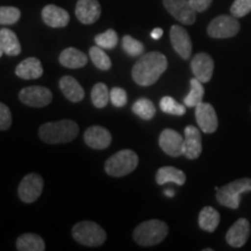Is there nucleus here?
Returning a JSON list of instances; mask_svg holds the SVG:
<instances>
[{
    "mask_svg": "<svg viewBox=\"0 0 251 251\" xmlns=\"http://www.w3.org/2000/svg\"><path fill=\"white\" fill-rule=\"evenodd\" d=\"M168 69V59L162 52L151 51L135 63L131 77L140 86L153 85Z\"/></svg>",
    "mask_w": 251,
    "mask_h": 251,
    "instance_id": "obj_1",
    "label": "nucleus"
},
{
    "mask_svg": "<svg viewBox=\"0 0 251 251\" xmlns=\"http://www.w3.org/2000/svg\"><path fill=\"white\" fill-rule=\"evenodd\" d=\"M79 127L72 120L47 122L39 129L40 139L48 144H61L74 141L78 136Z\"/></svg>",
    "mask_w": 251,
    "mask_h": 251,
    "instance_id": "obj_2",
    "label": "nucleus"
},
{
    "mask_svg": "<svg viewBox=\"0 0 251 251\" xmlns=\"http://www.w3.org/2000/svg\"><path fill=\"white\" fill-rule=\"evenodd\" d=\"M168 233L169 227L165 222L152 219L137 226L133 233V238L141 247H151L164 241Z\"/></svg>",
    "mask_w": 251,
    "mask_h": 251,
    "instance_id": "obj_3",
    "label": "nucleus"
},
{
    "mask_svg": "<svg viewBox=\"0 0 251 251\" xmlns=\"http://www.w3.org/2000/svg\"><path fill=\"white\" fill-rule=\"evenodd\" d=\"M247 192H251V178H241L220 187L216 191V200L220 205L236 209L240 206L241 196Z\"/></svg>",
    "mask_w": 251,
    "mask_h": 251,
    "instance_id": "obj_4",
    "label": "nucleus"
},
{
    "mask_svg": "<svg viewBox=\"0 0 251 251\" xmlns=\"http://www.w3.org/2000/svg\"><path fill=\"white\" fill-rule=\"evenodd\" d=\"M137 165L139 156L133 150L125 149L109 157L105 163V171L112 177H124L131 174Z\"/></svg>",
    "mask_w": 251,
    "mask_h": 251,
    "instance_id": "obj_5",
    "label": "nucleus"
},
{
    "mask_svg": "<svg viewBox=\"0 0 251 251\" xmlns=\"http://www.w3.org/2000/svg\"><path fill=\"white\" fill-rule=\"evenodd\" d=\"M72 237L81 246L99 247L105 243L106 233L93 221H80L72 228Z\"/></svg>",
    "mask_w": 251,
    "mask_h": 251,
    "instance_id": "obj_6",
    "label": "nucleus"
},
{
    "mask_svg": "<svg viewBox=\"0 0 251 251\" xmlns=\"http://www.w3.org/2000/svg\"><path fill=\"white\" fill-rule=\"evenodd\" d=\"M240 23L233 15H219L207 27V34L213 39H228L240 31Z\"/></svg>",
    "mask_w": 251,
    "mask_h": 251,
    "instance_id": "obj_7",
    "label": "nucleus"
},
{
    "mask_svg": "<svg viewBox=\"0 0 251 251\" xmlns=\"http://www.w3.org/2000/svg\"><path fill=\"white\" fill-rule=\"evenodd\" d=\"M43 186H45V183L40 175L34 174V172L28 174L23 178L18 187L19 198L25 203L36 201L43 192Z\"/></svg>",
    "mask_w": 251,
    "mask_h": 251,
    "instance_id": "obj_8",
    "label": "nucleus"
},
{
    "mask_svg": "<svg viewBox=\"0 0 251 251\" xmlns=\"http://www.w3.org/2000/svg\"><path fill=\"white\" fill-rule=\"evenodd\" d=\"M20 101L29 107L41 108L48 106L52 100V94L45 86H27L19 93Z\"/></svg>",
    "mask_w": 251,
    "mask_h": 251,
    "instance_id": "obj_9",
    "label": "nucleus"
},
{
    "mask_svg": "<svg viewBox=\"0 0 251 251\" xmlns=\"http://www.w3.org/2000/svg\"><path fill=\"white\" fill-rule=\"evenodd\" d=\"M163 5L180 24L190 26L196 23L197 12L190 5L188 0H163Z\"/></svg>",
    "mask_w": 251,
    "mask_h": 251,
    "instance_id": "obj_10",
    "label": "nucleus"
},
{
    "mask_svg": "<svg viewBox=\"0 0 251 251\" xmlns=\"http://www.w3.org/2000/svg\"><path fill=\"white\" fill-rule=\"evenodd\" d=\"M158 143L166 155L179 157L184 153V137L174 129L166 128L159 135Z\"/></svg>",
    "mask_w": 251,
    "mask_h": 251,
    "instance_id": "obj_11",
    "label": "nucleus"
},
{
    "mask_svg": "<svg viewBox=\"0 0 251 251\" xmlns=\"http://www.w3.org/2000/svg\"><path fill=\"white\" fill-rule=\"evenodd\" d=\"M196 120L200 130L205 134H213L218 129L219 120L216 112L211 103L200 102L196 107Z\"/></svg>",
    "mask_w": 251,
    "mask_h": 251,
    "instance_id": "obj_12",
    "label": "nucleus"
},
{
    "mask_svg": "<svg viewBox=\"0 0 251 251\" xmlns=\"http://www.w3.org/2000/svg\"><path fill=\"white\" fill-rule=\"evenodd\" d=\"M171 45L175 51L183 59H188L192 54V41L188 33L181 26L175 25L170 29Z\"/></svg>",
    "mask_w": 251,
    "mask_h": 251,
    "instance_id": "obj_13",
    "label": "nucleus"
},
{
    "mask_svg": "<svg viewBox=\"0 0 251 251\" xmlns=\"http://www.w3.org/2000/svg\"><path fill=\"white\" fill-rule=\"evenodd\" d=\"M191 69L197 79H199L202 84L208 83L214 72V61L206 52H199L192 58Z\"/></svg>",
    "mask_w": 251,
    "mask_h": 251,
    "instance_id": "obj_14",
    "label": "nucleus"
},
{
    "mask_svg": "<svg viewBox=\"0 0 251 251\" xmlns=\"http://www.w3.org/2000/svg\"><path fill=\"white\" fill-rule=\"evenodd\" d=\"M184 153L188 159H197L202 151V137L194 126H187L184 130Z\"/></svg>",
    "mask_w": 251,
    "mask_h": 251,
    "instance_id": "obj_15",
    "label": "nucleus"
},
{
    "mask_svg": "<svg viewBox=\"0 0 251 251\" xmlns=\"http://www.w3.org/2000/svg\"><path fill=\"white\" fill-rule=\"evenodd\" d=\"M75 12L81 24L92 25L98 21L101 15V6L98 0H78Z\"/></svg>",
    "mask_w": 251,
    "mask_h": 251,
    "instance_id": "obj_16",
    "label": "nucleus"
},
{
    "mask_svg": "<svg viewBox=\"0 0 251 251\" xmlns=\"http://www.w3.org/2000/svg\"><path fill=\"white\" fill-rule=\"evenodd\" d=\"M84 141L90 148L103 150L108 148L112 142V135L101 126H92L84 133Z\"/></svg>",
    "mask_w": 251,
    "mask_h": 251,
    "instance_id": "obj_17",
    "label": "nucleus"
},
{
    "mask_svg": "<svg viewBox=\"0 0 251 251\" xmlns=\"http://www.w3.org/2000/svg\"><path fill=\"white\" fill-rule=\"evenodd\" d=\"M250 235V224L247 219H238L235 224L229 228L226 234V241L230 247L241 248L247 243Z\"/></svg>",
    "mask_w": 251,
    "mask_h": 251,
    "instance_id": "obj_18",
    "label": "nucleus"
},
{
    "mask_svg": "<svg viewBox=\"0 0 251 251\" xmlns=\"http://www.w3.org/2000/svg\"><path fill=\"white\" fill-rule=\"evenodd\" d=\"M42 19L47 26L52 28H63L68 26L70 15L65 9L56 5H47L42 9Z\"/></svg>",
    "mask_w": 251,
    "mask_h": 251,
    "instance_id": "obj_19",
    "label": "nucleus"
},
{
    "mask_svg": "<svg viewBox=\"0 0 251 251\" xmlns=\"http://www.w3.org/2000/svg\"><path fill=\"white\" fill-rule=\"evenodd\" d=\"M15 75L25 80L36 79L43 75V68L40 59L36 57H28L24 59L15 68Z\"/></svg>",
    "mask_w": 251,
    "mask_h": 251,
    "instance_id": "obj_20",
    "label": "nucleus"
},
{
    "mask_svg": "<svg viewBox=\"0 0 251 251\" xmlns=\"http://www.w3.org/2000/svg\"><path fill=\"white\" fill-rule=\"evenodd\" d=\"M59 89L65 96V98L71 102H79L85 97V92L81 85L71 76H64L59 79Z\"/></svg>",
    "mask_w": 251,
    "mask_h": 251,
    "instance_id": "obj_21",
    "label": "nucleus"
},
{
    "mask_svg": "<svg viewBox=\"0 0 251 251\" xmlns=\"http://www.w3.org/2000/svg\"><path fill=\"white\" fill-rule=\"evenodd\" d=\"M59 63L68 69H80L87 64V56L76 48H67L59 55Z\"/></svg>",
    "mask_w": 251,
    "mask_h": 251,
    "instance_id": "obj_22",
    "label": "nucleus"
},
{
    "mask_svg": "<svg viewBox=\"0 0 251 251\" xmlns=\"http://www.w3.org/2000/svg\"><path fill=\"white\" fill-rule=\"evenodd\" d=\"M185 181H186V176L184 172L174 166H163L158 169L156 174V183L158 185L174 183L183 186Z\"/></svg>",
    "mask_w": 251,
    "mask_h": 251,
    "instance_id": "obj_23",
    "label": "nucleus"
},
{
    "mask_svg": "<svg viewBox=\"0 0 251 251\" xmlns=\"http://www.w3.org/2000/svg\"><path fill=\"white\" fill-rule=\"evenodd\" d=\"M0 46L4 54L8 56H18L21 52V45L17 34L7 28L0 29Z\"/></svg>",
    "mask_w": 251,
    "mask_h": 251,
    "instance_id": "obj_24",
    "label": "nucleus"
},
{
    "mask_svg": "<svg viewBox=\"0 0 251 251\" xmlns=\"http://www.w3.org/2000/svg\"><path fill=\"white\" fill-rule=\"evenodd\" d=\"M17 249L19 251H45L46 244L43 238L37 234H23L17 240Z\"/></svg>",
    "mask_w": 251,
    "mask_h": 251,
    "instance_id": "obj_25",
    "label": "nucleus"
},
{
    "mask_svg": "<svg viewBox=\"0 0 251 251\" xmlns=\"http://www.w3.org/2000/svg\"><path fill=\"white\" fill-rule=\"evenodd\" d=\"M220 224V214L213 207H203L199 214V227L202 230L213 233Z\"/></svg>",
    "mask_w": 251,
    "mask_h": 251,
    "instance_id": "obj_26",
    "label": "nucleus"
},
{
    "mask_svg": "<svg viewBox=\"0 0 251 251\" xmlns=\"http://www.w3.org/2000/svg\"><path fill=\"white\" fill-rule=\"evenodd\" d=\"M191 90L186 97L184 98V105L186 107H197L200 102H202L203 94H205V89H203L202 83L196 77L191 79Z\"/></svg>",
    "mask_w": 251,
    "mask_h": 251,
    "instance_id": "obj_27",
    "label": "nucleus"
},
{
    "mask_svg": "<svg viewBox=\"0 0 251 251\" xmlns=\"http://www.w3.org/2000/svg\"><path fill=\"white\" fill-rule=\"evenodd\" d=\"M133 112L137 117H140L143 120H151L156 114V107L151 100L147 98H141L134 102Z\"/></svg>",
    "mask_w": 251,
    "mask_h": 251,
    "instance_id": "obj_28",
    "label": "nucleus"
},
{
    "mask_svg": "<svg viewBox=\"0 0 251 251\" xmlns=\"http://www.w3.org/2000/svg\"><path fill=\"white\" fill-rule=\"evenodd\" d=\"M91 99L94 107L103 108L107 106V103L111 98H109V92L107 86L103 83H97L91 91Z\"/></svg>",
    "mask_w": 251,
    "mask_h": 251,
    "instance_id": "obj_29",
    "label": "nucleus"
},
{
    "mask_svg": "<svg viewBox=\"0 0 251 251\" xmlns=\"http://www.w3.org/2000/svg\"><path fill=\"white\" fill-rule=\"evenodd\" d=\"M90 58L99 70L107 71L112 67L111 58H109L108 55L103 51V49L100 48L98 46L91 47L90 48Z\"/></svg>",
    "mask_w": 251,
    "mask_h": 251,
    "instance_id": "obj_30",
    "label": "nucleus"
},
{
    "mask_svg": "<svg viewBox=\"0 0 251 251\" xmlns=\"http://www.w3.org/2000/svg\"><path fill=\"white\" fill-rule=\"evenodd\" d=\"M159 107H161L162 112L166 113V114L176 115V117H181L186 113V106L176 101L171 97H163L159 101Z\"/></svg>",
    "mask_w": 251,
    "mask_h": 251,
    "instance_id": "obj_31",
    "label": "nucleus"
},
{
    "mask_svg": "<svg viewBox=\"0 0 251 251\" xmlns=\"http://www.w3.org/2000/svg\"><path fill=\"white\" fill-rule=\"evenodd\" d=\"M94 42L102 49H114L119 42L118 33L114 29H107L94 37Z\"/></svg>",
    "mask_w": 251,
    "mask_h": 251,
    "instance_id": "obj_32",
    "label": "nucleus"
},
{
    "mask_svg": "<svg viewBox=\"0 0 251 251\" xmlns=\"http://www.w3.org/2000/svg\"><path fill=\"white\" fill-rule=\"evenodd\" d=\"M122 48H124L126 54L131 56V57H139V56L143 55L144 52L143 43L140 42L139 40H135L130 35L124 36V39H122Z\"/></svg>",
    "mask_w": 251,
    "mask_h": 251,
    "instance_id": "obj_33",
    "label": "nucleus"
},
{
    "mask_svg": "<svg viewBox=\"0 0 251 251\" xmlns=\"http://www.w3.org/2000/svg\"><path fill=\"white\" fill-rule=\"evenodd\" d=\"M21 17L20 9L12 6H0V25H14Z\"/></svg>",
    "mask_w": 251,
    "mask_h": 251,
    "instance_id": "obj_34",
    "label": "nucleus"
},
{
    "mask_svg": "<svg viewBox=\"0 0 251 251\" xmlns=\"http://www.w3.org/2000/svg\"><path fill=\"white\" fill-rule=\"evenodd\" d=\"M231 15L235 18H243L251 12V0H235L230 7Z\"/></svg>",
    "mask_w": 251,
    "mask_h": 251,
    "instance_id": "obj_35",
    "label": "nucleus"
},
{
    "mask_svg": "<svg viewBox=\"0 0 251 251\" xmlns=\"http://www.w3.org/2000/svg\"><path fill=\"white\" fill-rule=\"evenodd\" d=\"M109 98H111V102L113 103V106L119 108L127 105L128 101L127 92L124 89H121V87H113L109 91Z\"/></svg>",
    "mask_w": 251,
    "mask_h": 251,
    "instance_id": "obj_36",
    "label": "nucleus"
},
{
    "mask_svg": "<svg viewBox=\"0 0 251 251\" xmlns=\"http://www.w3.org/2000/svg\"><path fill=\"white\" fill-rule=\"evenodd\" d=\"M12 126V113L5 103L0 102V130H7Z\"/></svg>",
    "mask_w": 251,
    "mask_h": 251,
    "instance_id": "obj_37",
    "label": "nucleus"
},
{
    "mask_svg": "<svg viewBox=\"0 0 251 251\" xmlns=\"http://www.w3.org/2000/svg\"><path fill=\"white\" fill-rule=\"evenodd\" d=\"M188 2L196 12H205L212 5L213 0H188Z\"/></svg>",
    "mask_w": 251,
    "mask_h": 251,
    "instance_id": "obj_38",
    "label": "nucleus"
},
{
    "mask_svg": "<svg viewBox=\"0 0 251 251\" xmlns=\"http://www.w3.org/2000/svg\"><path fill=\"white\" fill-rule=\"evenodd\" d=\"M150 35H151L153 40H159L163 35V29L162 28H155V29L151 31V34H150Z\"/></svg>",
    "mask_w": 251,
    "mask_h": 251,
    "instance_id": "obj_39",
    "label": "nucleus"
},
{
    "mask_svg": "<svg viewBox=\"0 0 251 251\" xmlns=\"http://www.w3.org/2000/svg\"><path fill=\"white\" fill-rule=\"evenodd\" d=\"M164 194L166 197H170V198H174L175 197V192L174 190H171V188H168V190L164 191Z\"/></svg>",
    "mask_w": 251,
    "mask_h": 251,
    "instance_id": "obj_40",
    "label": "nucleus"
},
{
    "mask_svg": "<svg viewBox=\"0 0 251 251\" xmlns=\"http://www.w3.org/2000/svg\"><path fill=\"white\" fill-rule=\"evenodd\" d=\"M2 54H4V51H2V48H1V46H0V57H1Z\"/></svg>",
    "mask_w": 251,
    "mask_h": 251,
    "instance_id": "obj_41",
    "label": "nucleus"
}]
</instances>
